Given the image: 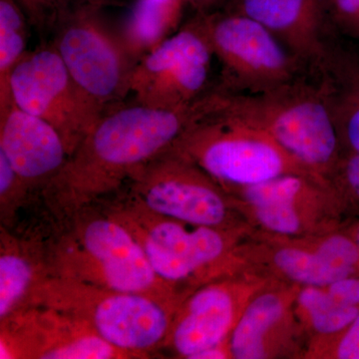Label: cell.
Masks as SVG:
<instances>
[{
    "label": "cell",
    "mask_w": 359,
    "mask_h": 359,
    "mask_svg": "<svg viewBox=\"0 0 359 359\" xmlns=\"http://www.w3.org/2000/svg\"><path fill=\"white\" fill-rule=\"evenodd\" d=\"M196 102L180 109L135 102L106 110L40 189L49 216L60 226L119 190L135 172L172 147L192 120Z\"/></svg>",
    "instance_id": "1"
},
{
    "label": "cell",
    "mask_w": 359,
    "mask_h": 359,
    "mask_svg": "<svg viewBox=\"0 0 359 359\" xmlns=\"http://www.w3.org/2000/svg\"><path fill=\"white\" fill-rule=\"evenodd\" d=\"M47 243L50 276L118 292L182 297L155 273L131 231L105 210L85 208Z\"/></svg>",
    "instance_id": "2"
},
{
    "label": "cell",
    "mask_w": 359,
    "mask_h": 359,
    "mask_svg": "<svg viewBox=\"0 0 359 359\" xmlns=\"http://www.w3.org/2000/svg\"><path fill=\"white\" fill-rule=\"evenodd\" d=\"M184 299L118 292L49 276L33 290L28 306H47L76 316L132 358H146L164 346Z\"/></svg>",
    "instance_id": "3"
},
{
    "label": "cell",
    "mask_w": 359,
    "mask_h": 359,
    "mask_svg": "<svg viewBox=\"0 0 359 359\" xmlns=\"http://www.w3.org/2000/svg\"><path fill=\"white\" fill-rule=\"evenodd\" d=\"M212 109L261 130L311 171L330 166L339 134L325 98L292 83L257 92L203 96Z\"/></svg>",
    "instance_id": "4"
},
{
    "label": "cell",
    "mask_w": 359,
    "mask_h": 359,
    "mask_svg": "<svg viewBox=\"0 0 359 359\" xmlns=\"http://www.w3.org/2000/svg\"><path fill=\"white\" fill-rule=\"evenodd\" d=\"M171 152L221 183L256 185L285 174H311L268 134L212 109L201 97Z\"/></svg>",
    "instance_id": "5"
},
{
    "label": "cell",
    "mask_w": 359,
    "mask_h": 359,
    "mask_svg": "<svg viewBox=\"0 0 359 359\" xmlns=\"http://www.w3.org/2000/svg\"><path fill=\"white\" fill-rule=\"evenodd\" d=\"M104 210L131 231L155 273L176 290L179 283L216 273L228 254L230 245L222 229L160 216L129 194Z\"/></svg>",
    "instance_id": "6"
},
{
    "label": "cell",
    "mask_w": 359,
    "mask_h": 359,
    "mask_svg": "<svg viewBox=\"0 0 359 359\" xmlns=\"http://www.w3.org/2000/svg\"><path fill=\"white\" fill-rule=\"evenodd\" d=\"M9 89L18 108L57 130L69 156L104 113L75 83L54 46L27 52L11 72Z\"/></svg>",
    "instance_id": "7"
},
{
    "label": "cell",
    "mask_w": 359,
    "mask_h": 359,
    "mask_svg": "<svg viewBox=\"0 0 359 359\" xmlns=\"http://www.w3.org/2000/svg\"><path fill=\"white\" fill-rule=\"evenodd\" d=\"M54 48L79 89L99 109L126 94L132 56L97 18L93 6H71L59 18Z\"/></svg>",
    "instance_id": "8"
},
{
    "label": "cell",
    "mask_w": 359,
    "mask_h": 359,
    "mask_svg": "<svg viewBox=\"0 0 359 359\" xmlns=\"http://www.w3.org/2000/svg\"><path fill=\"white\" fill-rule=\"evenodd\" d=\"M212 51L200 20L167 37L135 63L126 94L135 102L180 109L199 100L209 77Z\"/></svg>",
    "instance_id": "9"
},
{
    "label": "cell",
    "mask_w": 359,
    "mask_h": 359,
    "mask_svg": "<svg viewBox=\"0 0 359 359\" xmlns=\"http://www.w3.org/2000/svg\"><path fill=\"white\" fill-rule=\"evenodd\" d=\"M215 181L168 149L132 175L128 194L160 216L222 229L228 219V205Z\"/></svg>",
    "instance_id": "10"
},
{
    "label": "cell",
    "mask_w": 359,
    "mask_h": 359,
    "mask_svg": "<svg viewBox=\"0 0 359 359\" xmlns=\"http://www.w3.org/2000/svg\"><path fill=\"white\" fill-rule=\"evenodd\" d=\"M208 42L231 79L257 92L292 83L295 56L259 21L238 13L201 18Z\"/></svg>",
    "instance_id": "11"
},
{
    "label": "cell",
    "mask_w": 359,
    "mask_h": 359,
    "mask_svg": "<svg viewBox=\"0 0 359 359\" xmlns=\"http://www.w3.org/2000/svg\"><path fill=\"white\" fill-rule=\"evenodd\" d=\"M1 359H128L76 316L30 306L0 321Z\"/></svg>",
    "instance_id": "12"
},
{
    "label": "cell",
    "mask_w": 359,
    "mask_h": 359,
    "mask_svg": "<svg viewBox=\"0 0 359 359\" xmlns=\"http://www.w3.org/2000/svg\"><path fill=\"white\" fill-rule=\"evenodd\" d=\"M0 153L30 190L46 185L69 157L57 130L13 103L0 112Z\"/></svg>",
    "instance_id": "13"
},
{
    "label": "cell",
    "mask_w": 359,
    "mask_h": 359,
    "mask_svg": "<svg viewBox=\"0 0 359 359\" xmlns=\"http://www.w3.org/2000/svg\"><path fill=\"white\" fill-rule=\"evenodd\" d=\"M235 299L229 285H205L180 304L163 347L194 359L202 351L223 346L235 327Z\"/></svg>",
    "instance_id": "14"
},
{
    "label": "cell",
    "mask_w": 359,
    "mask_h": 359,
    "mask_svg": "<svg viewBox=\"0 0 359 359\" xmlns=\"http://www.w3.org/2000/svg\"><path fill=\"white\" fill-rule=\"evenodd\" d=\"M238 13L259 21L297 58L313 63L325 58L321 22L327 0H238Z\"/></svg>",
    "instance_id": "15"
},
{
    "label": "cell",
    "mask_w": 359,
    "mask_h": 359,
    "mask_svg": "<svg viewBox=\"0 0 359 359\" xmlns=\"http://www.w3.org/2000/svg\"><path fill=\"white\" fill-rule=\"evenodd\" d=\"M50 276L47 244L0 229V321L29 304L33 290Z\"/></svg>",
    "instance_id": "16"
},
{
    "label": "cell",
    "mask_w": 359,
    "mask_h": 359,
    "mask_svg": "<svg viewBox=\"0 0 359 359\" xmlns=\"http://www.w3.org/2000/svg\"><path fill=\"white\" fill-rule=\"evenodd\" d=\"M273 262L294 282L323 287L347 276L359 275V248L353 237L334 235L325 238L314 250H280Z\"/></svg>",
    "instance_id": "17"
},
{
    "label": "cell",
    "mask_w": 359,
    "mask_h": 359,
    "mask_svg": "<svg viewBox=\"0 0 359 359\" xmlns=\"http://www.w3.org/2000/svg\"><path fill=\"white\" fill-rule=\"evenodd\" d=\"M304 175L285 174L245 187L244 196L264 228L280 235L299 233L302 219L295 202L308 191Z\"/></svg>",
    "instance_id": "18"
},
{
    "label": "cell",
    "mask_w": 359,
    "mask_h": 359,
    "mask_svg": "<svg viewBox=\"0 0 359 359\" xmlns=\"http://www.w3.org/2000/svg\"><path fill=\"white\" fill-rule=\"evenodd\" d=\"M285 311L283 299L276 294L256 297L245 309L231 332L229 351L233 358L259 359L266 355V335Z\"/></svg>",
    "instance_id": "19"
},
{
    "label": "cell",
    "mask_w": 359,
    "mask_h": 359,
    "mask_svg": "<svg viewBox=\"0 0 359 359\" xmlns=\"http://www.w3.org/2000/svg\"><path fill=\"white\" fill-rule=\"evenodd\" d=\"M182 4V0H138L122 39L131 56L145 48L150 51L166 39L164 35L178 18Z\"/></svg>",
    "instance_id": "20"
},
{
    "label": "cell",
    "mask_w": 359,
    "mask_h": 359,
    "mask_svg": "<svg viewBox=\"0 0 359 359\" xmlns=\"http://www.w3.org/2000/svg\"><path fill=\"white\" fill-rule=\"evenodd\" d=\"M27 21L18 0H0V112L13 104L9 79L27 53Z\"/></svg>",
    "instance_id": "21"
},
{
    "label": "cell",
    "mask_w": 359,
    "mask_h": 359,
    "mask_svg": "<svg viewBox=\"0 0 359 359\" xmlns=\"http://www.w3.org/2000/svg\"><path fill=\"white\" fill-rule=\"evenodd\" d=\"M299 306L314 330L323 334H342L359 314V306L341 299L327 287H306L299 292Z\"/></svg>",
    "instance_id": "22"
},
{
    "label": "cell",
    "mask_w": 359,
    "mask_h": 359,
    "mask_svg": "<svg viewBox=\"0 0 359 359\" xmlns=\"http://www.w3.org/2000/svg\"><path fill=\"white\" fill-rule=\"evenodd\" d=\"M29 187L21 180L6 156L0 153V218L1 226L11 228L22 205Z\"/></svg>",
    "instance_id": "23"
},
{
    "label": "cell",
    "mask_w": 359,
    "mask_h": 359,
    "mask_svg": "<svg viewBox=\"0 0 359 359\" xmlns=\"http://www.w3.org/2000/svg\"><path fill=\"white\" fill-rule=\"evenodd\" d=\"M346 93L340 101L335 121L339 120L351 153H359V69L346 71Z\"/></svg>",
    "instance_id": "24"
},
{
    "label": "cell",
    "mask_w": 359,
    "mask_h": 359,
    "mask_svg": "<svg viewBox=\"0 0 359 359\" xmlns=\"http://www.w3.org/2000/svg\"><path fill=\"white\" fill-rule=\"evenodd\" d=\"M72 0H18L27 20L34 25L57 23Z\"/></svg>",
    "instance_id": "25"
},
{
    "label": "cell",
    "mask_w": 359,
    "mask_h": 359,
    "mask_svg": "<svg viewBox=\"0 0 359 359\" xmlns=\"http://www.w3.org/2000/svg\"><path fill=\"white\" fill-rule=\"evenodd\" d=\"M339 25L359 40V0H327Z\"/></svg>",
    "instance_id": "26"
},
{
    "label": "cell",
    "mask_w": 359,
    "mask_h": 359,
    "mask_svg": "<svg viewBox=\"0 0 359 359\" xmlns=\"http://www.w3.org/2000/svg\"><path fill=\"white\" fill-rule=\"evenodd\" d=\"M335 358L340 359H359V314L353 323L341 334Z\"/></svg>",
    "instance_id": "27"
},
{
    "label": "cell",
    "mask_w": 359,
    "mask_h": 359,
    "mask_svg": "<svg viewBox=\"0 0 359 359\" xmlns=\"http://www.w3.org/2000/svg\"><path fill=\"white\" fill-rule=\"evenodd\" d=\"M342 179L347 190L359 201V153H351L341 167Z\"/></svg>",
    "instance_id": "28"
},
{
    "label": "cell",
    "mask_w": 359,
    "mask_h": 359,
    "mask_svg": "<svg viewBox=\"0 0 359 359\" xmlns=\"http://www.w3.org/2000/svg\"><path fill=\"white\" fill-rule=\"evenodd\" d=\"M228 358V353L224 351L223 346L215 347L202 351L194 358V359H219Z\"/></svg>",
    "instance_id": "29"
},
{
    "label": "cell",
    "mask_w": 359,
    "mask_h": 359,
    "mask_svg": "<svg viewBox=\"0 0 359 359\" xmlns=\"http://www.w3.org/2000/svg\"><path fill=\"white\" fill-rule=\"evenodd\" d=\"M182 1L191 2V4L204 6V4H211V2L215 1V0H182Z\"/></svg>",
    "instance_id": "30"
},
{
    "label": "cell",
    "mask_w": 359,
    "mask_h": 359,
    "mask_svg": "<svg viewBox=\"0 0 359 359\" xmlns=\"http://www.w3.org/2000/svg\"><path fill=\"white\" fill-rule=\"evenodd\" d=\"M354 241H355L356 244H358L359 248V224H358V226H356L355 231H354V235H353Z\"/></svg>",
    "instance_id": "31"
}]
</instances>
